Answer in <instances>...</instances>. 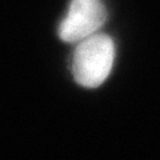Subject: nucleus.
I'll use <instances>...</instances> for the list:
<instances>
[{
	"label": "nucleus",
	"mask_w": 160,
	"mask_h": 160,
	"mask_svg": "<svg viewBox=\"0 0 160 160\" xmlns=\"http://www.w3.org/2000/svg\"><path fill=\"white\" fill-rule=\"evenodd\" d=\"M115 60V44L104 33H93L78 43L72 56V73L83 87H99L108 78Z\"/></svg>",
	"instance_id": "nucleus-1"
},
{
	"label": "nucleus",
	"mask_w": 160,
	"mask_h": 160,
	"mask_svg": "<svg viewBox=\"0 0 160 160\" xmlns=\"http://www.w3.org/2000/svg\"><path fill=\"white\" fill-rule=\"evenodd\" d=\"M106 20L107 9L102 0H72L59 26V36L66 43H79L96 33Z\"/></svg>",
	"instance_id": "nucleus-2"
}]
</instances>
